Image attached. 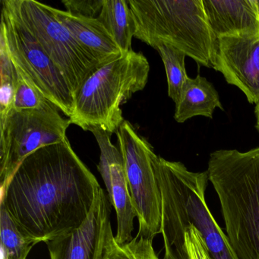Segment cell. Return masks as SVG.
<instances>
[{"mask_svg":"<svg viewBox=\"0 0 259 259\" xmlns=\"http://www.w3.org/2000/svg\"><path fill=\"white\" fill-rule=\"evenodd\" d=\"M207 171L232 249L238 259H259V147L214 151Z\"/></svg>","mask_w":259,"mask_h":259,"instance_id":"3","label":"cell"},{"mask_svg":"<svg viewBox=\"0 0 259 259\" xmlns=\"http://www.w3.org/2000/svg\"><path fill=\"white\" fill-rule=\"evenodd\" d=\"M154 169L161 192L163 259H189L185 235L190 227L201 234L212 259H238L206 203L207 171L192 172L181 162L160 156Z\"/></svg>","mask_w":259,"mask_h":259,"instance_id":"2","label":"cell"},{"mask_svg":"<svg viewBox=\"0 0 259 259\" xmlns=\"http://www.w3.org/2000/svg\"><path fill=\"white\" fill-rule=\"evenodd\" d=\"M254 113H255L256 116V128H257V131L259 132V102L256 104Z\"/></svg>","mask_w":259,"mask_h":259,"instance_id":"24","label":"cell"},{"mask_svg":"<svg viewBox=\"0 0 259 259\" xmlns=\"http://www.w3.org/2000/svg\"><path fill=\"white\" fill-rule=\"evenodd\" d=\"M98 19L111 34L122 54L133 51L136 23L128 0H104Z\"/></svg>","mask_w":259,"mask_h":259,"instance_id":"16","label":"cell"},{"mask_svg":"<svg viewBox=\"0 0 259 259\" xmlns=\"http://www.w3.org/2000/svg\"><path fill=\"white\" fill-rule=\"evenodd\" d=\"M110 200L102 188L87 219L78 228L47 241L51 259H102L111 229Z\"/></svg>","mask_w":259,"mask_h":259,"instance_id":"10","label":"cell"},{"mask_svg":"<svg viewBox=\"0 0 259 259\" xmlns=\"http://www.w3.org/2000/svg\"><path fill=\"white\" fill-rule=\"evenodd\" d=\"M99 145L101 156L98 169L105 183L110 204L114 207L117 219L116 242H130L134 230L136 210L132 201L123 157L119 148L111 142L112 134L103 130L92 132Z\"/></svg>","mask_w":259,"mask_h":259,"instance_id":"11","label":"cell"},{"mask_svg":"<svg viewBox=\"0 0 259 259\" xmlns=\"http://www.w3.org/2000/svg\"><path fill=\"white\" fill-rule=\"evenodd\" d=\"M0 122H2L13 110L16 84V68L3 39H0Z\"/></svg>","mask_w":259,"mask_h":259,"instance_id":"20","label":"cell"},{"mask_svg":"<svg viewBox=\"0 0 259 259\" xmlns=\"http://www.w3.org/2000/svg\"><path fill=\"white\" fill-rule=\"evenodd\" d=\"M216 108L224 110L218 92L210 81L198 75L196 78L188 79L176 104L174 119L179 123L197 116L211 119Z\"/></svg>","mask_w":259,"mask_h":259,"instance_id":"15","label":"cell"},{"mask_svg":"<svg viewBox=\"0 0 259 259\" xmlns=\"http://www.w3.org/2000/svg\"><path fill=\"white\" fill-rule=\"evenodd\" d=\"M210 29L222 37H259V0H202Z\"/></svg>","mask_w":259,"mask_h":259,"instance_id":"13","label":"cell"},{"mask_svg":"<svg viewBox=\"0 0 259 259\" xmlns=\"http://www.w3.org/2000/svg\"><path fill=\"white\" fill-rule=\"evenodd\" d=\"M51 10L78 43L99 64L116 58L122 54L111 34L98 18L75 16L54 7H51Z\"/></svg>","mask_w":259,"mask_h":259,"instance_id":"14","label":"cell"},{"mask_svg":"<svg viewBox=\"0 0 259 259\" xmlns=\"http://www.w3.org/2000/svg\"><path fill=\"white\" fill-rule=\"evenodd\" d=\"M161 57L166 70L168 95L175 104L178 102L189 79L185 66L186 55L169 45L160 44L154 47Z\"/></svg>","mask_w":259,"mask_h":259,"instance_id":"18","label":"cell"},{"mask_svg":"<svg viewBox=\"0 0 259 259\" xmlns=\"http://www.w3.org/2000/svg\"><path fill=\"white\" fill-rule=\"evenodd\" d=\"M51 101L34 110H12L0 122V187L10 181L21 163L30 154L48 145L68 139L69 118Z\"/></svg>","mask_w":259,"mask_h":259,"instance_id":"8","label":"cell"},{"mask_svg":"<svg viewBox=\"0 0 259 259\" xmlns=\"http://www.w3.org/2000/svg\"><path fill=\"white\" fill-rule=\"evenodd\" d=\"M1 4L32 34L58 66L75 98L88 75L99 63L55 17L50 6L34 0H2Z\"/></svg>","mask_w":259,"mask_h":259,"instance_id":"6","label":"cell"},{"mask_svg":"<svg viewBox=\"0 0 259 259\" xmlns=\"http://www.w3.org/2000/svg\"><path fill=\"white\" fill-rule=\"evenodd\" d=\"M16 92L13 110L23 111L27 110H34L40 108L50 101L32 84H30L17 69H16Z\"/></svg>","mask_w":259,"mask_h":259,"instance_id":"21","label":"cell"},{"mask_svg":"<svg viewBox=\"0 0 259 259\" xmlns=\"http://www.w3.org/2000/svg\"><path fill=\"white\" fill-rule=\"evenodd\" d=\"M101 189L66 139L30 154L1 189L3 206L38 243L78 228Z\"/></svg>","mask_w":259,"mask_h":259,"instance_id":"1","label":"cell"},{"mask_svg":"<svg viewBox=\"0 0 259 259\" xmlns=\"http://www.w3.org/2000/svg\"><path fill=\"white\" fill-rule=\"evenodd\" d=\"M149 72L148 59L133 50L98 65L75 95L71 124L84 131L116 133L125 120L121 107L145 89Z\"/></svg>","mask_w":259,"mask_h":259,"instance_id":"4","label":"cell"},{"mask_svg":"<svg viewBox=\"0 0 259 259\" xmlns=\"http://www.w3.org/2000/svg\"><path fill=\"white\" fill-rule=\"evenodd\" d=\"M104 0H63L62 4L66 11L75 16L98 18L101 13Z\"/></svg>","mask_w":259,"mask_h":259,"instance_id":"22","label":"cell"},{"mask_svg":"<svg viewBox=\"0 0 259 259\" xmlns=\"http://www.w3.org/2000/svg\"><path fill=\"white\" fill-rule=\"evenodd\" d=\"M37 243L21 231L7 210L0 205L1 259H26Z\"/></svg>","mask_w":259,"mask_h":259,"instance_id":"17","label":"cell"},{"mask_svg":"<svg viewBox=\"0 0 259 259\" xmlns=\"http://www.w3.org/2000/svg\"><path fill=\"white\" fill-rule=\"evenodd\" d=\"M0 39L5 42L16 69L68 118L75 95L66 77L37 40L12 13L2 7Z\"/></svg>","mask_w":259,"mask_h":259,"instance_id":"7","label":"cell"},{"mask_svg":"<svg viewBox=\"0 0 259 259\" xmlns=\"http://www.w3.org/2000/svg\"><path fill=\"white\" fill-rule=\"evenodd\" d=\"M186 246L189 259H212L198 230L193 227L186 232Z\"/></svg>","mask_w":259,"mask_h":259,"instance_id":"23","label":"cell"},{"mask_svg":"<svg viewBox=\"0 0 259 259\" xmlns=\"http://www.w3.org/2000/svg\"><path fill=\"white\" fill-rule=\"evenodd\" d=\"M102 259H160L154 251L153 239L137 236L130 242H116L112 228L107 233Z\"/></svg>","mask_w":259,"mask_h":259,"instance_id":"19","label":"cell"},{"mask_svg":"<svg viewBox=\"0 0 259 259\" xmlns=\"http://www.w3.org/2000/svg\"><path fill=\"white\" fill-rule=\"evenodd\" d=\"M213 68L243 92L250 104L259 102V37H220Z\"/></svg>","mask_w":259,"mask_h":259,"instance_id":"12","label":"cell"},{"mask_svg":"<svg viewBox=\"0 0 259 259\" xmlns=\"http://www.w3.org/2000/svg\"><path fill=\"white\" fill-rule=\"evenodd\" d=\"M116 135L139 221L137 235L153 239L161 233V192L154 169L157 155L128 120L123 121Z\"/></svg>","mask_w":259,"mask_h":259,"instance_id":"9","label":"cell"},{"mask_svg":"<svg viewBox=\"0 0 259 259\" xmlns=\"http://www.w3.org/2000/svg\"><path fill=\"white\" fill-rule=\"evenodd\" d=\"M136 23L135 37L151 48L169 45L198 64L213 68L218 39L202 0H128Z\"/></svg>","mask_w":259,"mask_h":259,"instance_id":"5","label":"cell"}]
</instances>
